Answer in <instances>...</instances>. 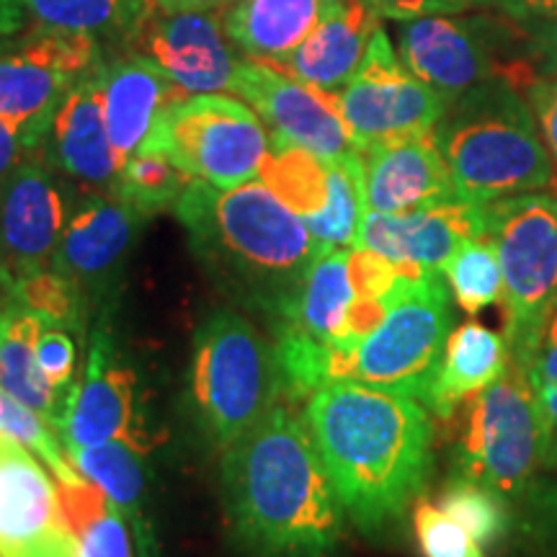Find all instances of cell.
<instances>
[{
	"label": "cell",
	"instance_id": "28",
	"mask_svg": "<svg viewBox=\"0 0 557 557\" xmlns=\"http://www.w3.org/2000/svg\"><path fill=\"white\" fill-rule=\"evenodd\" d=\"M354 297L357 295L348 276V250L320 253L305 274L287 315L274 325V333L292 331L320 344H338L344 338L346 315Z\"/></svg>",
	"mask_w": 557,
	"mask_h": 557
},
{
	"label": "cell",
	"instance_id": "29",
	"mask_svg": "<svg viewBox=\"0 0 557 557\" xmlns=\"http://www.w3.org/2000/svg\"><path fill=\"white\" fill-rule=\"evenodd\" d=\"M26 21L39 29L88 34L124 45L156 11L152 0H24Z\"/></svg>",
	"mask_w": 557,
	"mask_h": 557
},
{
	"label": "cell",
	"instance_id": "48",
	"mask_svg": "<svg viewBox=\"0 0 557 557\" xmlns=\"http://www.w3.org/2000/svg\"><path fill=\"white\" fill-rule=\"evenodd\" d=\"M163 13H189V11H220L233 0H152Z\"/></svg>",
	"mask_w": 557,
	"mask_h": 557
},
{
	"label": "cell",
	"instance_id": "12",
	"mask_svg": "<svg viewBox=\"0 0 557 557\" xmlns=\"http://www.w3.org/2000/svg\"><path fill=\"white\" fill-rule=\"evenodd\" d=\"M336 107L357 150H364L385 139L436 129L449 103L395 58L385 29L377 26L357 75L336 90Z\"/></svg>",
	"mask_w": 557,
	"mask_h": 557
},
{
	"label": "cell",
	"instance_id": "9",
	"mask_svg": "<svg viewBox=\"0 0 557 557\" xmlns=\"http://www.w3.org/2000/svg\"><path fill=\"white\" fill-rule=\"evenodd\" d=\"M143 145L169 152L191 178L230 189L261 176L271 137L246 103L199 94L171 103Z\"/></svg>",
	"mask_w": 557,
	"mask_h": 557
},
{
	"label": "cell",
	"instance_id": "14",
	"mask_svg": "<svg viewBox=\"0 0 557 557\" xmlns=\"http://www.w3.org/2000/svg\"><path fill=\"white\" fill-rule=\"evenodd\" d=\"M0 557H78L58 485L18 438L0 431Z\"/></svg>",
	"mask_w": 557,
	"mask_h": 557
},
{
	"label": "cell",
	"instance_id": "11",
	"mask_svg": "<svg viewBox=\"0 0 557 557\" xmlns=\"http://www.w3.org/2000/svg\"><path fill=\"white\" fill-rule=\"evenodd\" d=\"M519 32L493 24L491 18L423 16L398 21L400 62L418 81L451 103L485 81H504L513 88H529L534 70L529 62H506L504 47H513Z\"/></svg>",
	"mask_w": 557,
	"mask_h": 557
},
{
	"label": "cell",
	"instance_id": "16",
	"mask_svg": "<svg viewBox=\"0 0 557 557\" xmlns=\"http://www.w3.org/2000/svg\"><path fill=\"white\" fill-rule=\"evenodd\" d=\"M122 47L156 62L186 96L233 90L240 65L214 11L163 13L156 5Z\"/></svg>",
	"mask_w": 557,
	"mask_h": 557
},
{
	"label": "cell",
	"instance_id": "1",
	"mask_svg": "<svg viewBox=\"0 0 557 557\" xmlns=\"http://www.w3.org/2000/svg\"><path fill=\"white\" fill-rule=\"evenodd\" d=\"M341 508L361 532H382L421 496L434 465V426L413 395L331 382L305 408Z\"/></svg>",
	"mask_w": 557,
	"mask_h": 557
},
{
	"label": "cell",
	"instance_id": "6",
	"mask_svg": "<svg viewBox=\"0 0 557 557\" xmlns=\"http://www.w3.org/2000/svg\"><path fill=\"white\" fill-rule=\"evenodd\" d=\"M485 235L504 274V341L527 367L557 312V209L545 194H517L485 205Z\"/></svg>",
	"mask_w": 557,
	"mask_h": 557
},
{
	"label": "cell",
	"instance_id": "51",
	"mask_svg": "<svg viewBox=\"0 0 557 557\" xmlns=\"http://www.w3.org/2000/svg\"><path fill=\"white\" fill-rule=\"evenodd\" d=\"M3 413H5V393L0 389V431H3Z\"/></svg>",
	"mask_w": 557,
	"mask_h": 557
},
{
	"label": "cell",
	"instance_id": "2",
	"mask_svg": "<svg viewBox=\"0 0 557 557\" xmlns=\"http://www.w3.org/2000/svg\"><path fill=\"white\" fill-rule=\"evenodd\" d=\"M222 500L246 557H331L344 517L308 423L276 403L225 447Z\"/></svg>",
	"mask_w": 557,
	"mask_h": 557
},
{
	"label": "cell",
	"instance_id": "33",
	"mask_svg": "<svg viewBox=\"0 0 557 557\" xmlns=\"http://www.w3.org/2000/svg\"><path fill=\"white\" fill-rule=\"evenodd\" d=\"M191 181L189 173L178 169L169 152L143 145L124 160L114 186V197L152 218L156 212L176 207L181 194L189 189Z\"/></svg>",
	"mask_w": 557,
	"mask_h": 557
},
{
	"label": "cell",
	"instance_id": "47",
	"mask_svg": "<svg viewBox=\"0 0 557 557\" xmlns=\"http://www.w3.org/2000/svg\"><path fill=\"white\" fill-rule=\"evenodd\" d=\"M26 24L24 0H0V39H9Z\"/></svg>",
	"mask_w": 557,
	"mask_h": 557
},
{
	"label": "cell",
	"instance_id": "15",
	"mask_svg": "<svg viewBox=\"0 0 557 557\" xmlns=\"http://www.w3.org/2000/svg\"><path fill=\"white\" fill-rule=\"evenodd\" d=\"M233 90L269 124L274 137L338 160L357 150L351 132L336 107V94L305 86L287 73L259 60H243L235 70Z\"/></svg>",
	"mask_w": 557,
	"mask_h": 557
},
{
	"label": "cell",
	"instance_id": "44",
	"mask_svg": "<svg viewBox=\"0 0 557 557\" xmlns=\"http://www.w3.org/2000/svg\"><path fill=\"white\" fill-rule=\"evenodd\" d=\"M387 315V297H354L351 308H348L346 325H344V338L338 344L357 346L361 338H367L369 333L377 331V325Z\"/></svg>",
	"mask_w": 557,
	"mask_h": 557
},
{
	"label": "cell",
	"instance_id": "41",
	"mask_svg": "<svg viewBox=\"0 0 557 557\" xmlns=\"http://www.w3.org/2000/svg\"><path fill=\"white\" fill-rule=\"evenodd\" d=\"M348 276L357 297H387L403 278L398 263L369 248H354L348 253Z\"/></svg>",
	"mask_w": 557,
	"mask_h": 557
},
{
	"label": "cell",
	"instance_id": "40",
	"mask_svg": "<svg viewBox=\"0 0 557 557\" xmlns=\"http://www.w3.org/2000/svg\"><path fill=\"white\" fill-rule=\"evenodd\" d=\"M37 359L45 377L50 380L54 389H60L62 395H70V389L75 387V344L70 338V333L60 325H47L39 333L37 341Z\"/></svg>",
	"mask_w": 557,
	"mask_h": 557
},
{
	"label": "cell",
	"instance_id": "27",
	"mask_svg": "<svg viewBox=\"0 0 557 557\" xmlns=\"http://www.w3.org/2000/svg\"><path fill=\"white\" fill-rule=\"evenodd\" d=\"M45 320L9 299L3 338H0V389L24 403L58 431L67 398L50 385L37 359V341Z\"/></svg>",
	"mask_w": 557,
	"mask_h": 557
},
{
	"label": "cell",
	"instance_id": "21",
	"mask_svg": "<svg viewBox=\"0 0 557 557\" xmlns=\"http://www.w3.org/2000/svg\"><path fill=\"white\" fill-rule=\"evenodd\" d=\"M96 78H99L111 145L122 165L132 152L143 148L160 114L171 103L186 99L184 90L156 62L137 52L101 58Z\"/></svg>",
	"mask_w": 557,
	"mask_h": 557
},
{
	"label": "cell",
	"instance_id": "26",
	"mask_svg": "<svg viewBox=\"0 0 557 557\" xmlns=\"http://www.w3.org/2000/svg\"><path fill=\"white\" fill-rule=\"evenodd\" d=\"M65 455L70 462L107 493V498L122 511L127 524L139 542L143 557H156V540H152L148 511V475H145L143 451L124 442H103V444H67Z\"/></svg>",
	"mask_w": 557,
	"mask_h": 557
},
{
	"label": "cell",
	"instance_id": "25",
	"mask_svg": "<svg viewBox=\"0 0 557 557\" xmlns=\"http://www.w3.org/2000/svg\"><path fill=\"white\" fill-rule=\"evenodd\" d=\"M511 364L506 341L480 323H465L449 333L442 367L429 389L426 406L449 421L465 400L493 385Z\"/></svg>",
	"mask_w": 557,
	"mask_h": 557
},
{
	"label": "cell",
	"instance_id": "4",
	"mask_svg": "<svg viewBox=\"0 0 557 557\" xmlns=\"http://www.w3.org/2000/svg\"><path fill=\"white\" fill-rule=\"evenodd\" d=\"M436 139L457 199L470 205L485 207L553 181L532 111L504 81H485L451 101L447 120L436 124Z\"/></svg>",
	"mask_w": 557,
	"mask_h": 557
},
{
	"label": "cell",
	"instance_id": "22",
	"mask_svg": "<svg viewBox=\"0 0 557 557\" xmlns=\"http://www.w3.org/2000/svg\"><path fill=\"white\" fill-rule=\"evenodd\" d=\"M41 148L47 150V160L65 176L114 194L122 163L107 129L96 70L70 88Z\"/></svg>",
	"mask_w": 557,
	"mask_h": 557
},
{
	"label": "cell",
	"instance_id": "3",
	"mask_svg": "<svg viewBox=\"0 0 557 557\" xmlns=\"http://www.w3.org/2000/svg\"><path fill=\"white\" fill-rule=\"evenodd\" d=\"M173 214L220 287L259 310L271 329L287 315L305 274L323 253L305 220L263 181L220 189L194 178Z\"/></svg>",
	"mask_w": 557,
	"mask_h": 557
},
{
	"label": "cell",
	"instance_id": "50",
	"mask_svg": "<svg viewBox=\"0 0 557 557\" xmlns=\"http://www.w3.org/2000/svg\"><path fill=\"white\" fill-rule=\"evenodd\" d=\"M5 310H9V297L0 292V338H3V325H5Z\"/></svg>",
	"mask_w": 557,
	"mask_h": 557
},
{
	"label": "cell",
	"instance_id": "42",
	"mask_svg": "<svg viewBox=\"0 0 557 557\" xmlns=\"http://www.w3.org/2000/svg\"><path fill=\"white\" fill-rule=\"evenodd\" d=\"M377 18L410 21L423 16H455L470 9L496 5V0H361Z\"/></svg>",
	"mask_w": 557,
	"mask_h": 557
},
{
	"label": "cell",
	"instance_id": "39",
	"mask_svg": "<svg viewBox=\"0 0 557 557\" xmlns=\"http://www.w3.org/2000/svg\"><path fill=\"white\" fill-rule=\"evenodd\" d=\"M527 377L532 382L534 395H537L542 421H545V465H557V344L542 341L532 361L524 367Z\"/></svg>",
	"mask_w": 557,
	"mask_h": 557
},
{
	"label": "cell",
	"instance_id": "49",
	"mask_svg": "<svg viewBox=\"0 0 557 557\" xmlns=\"http://www.w3.org/2000/svg\"><path fill=\"white\" fill-rule=\"evenodd\" d=\"M0 292H3L5 297H9V292H11V276H9V269H5L3 256H0Z\"/></svg>",
	"mask_w": 557,
	"mask_h": 557
},
{
	"label": "cell",
	"instance_id": "35",
	"mask_svg": "<svg viewBox=\"0 0 557 557\" xmlns=\"http://www.w3.org/2000/svg\"><path fill=\"white\" fill-rule=\"evenodd\" d=\"M9 299L65 331H81L86 320V292L52 267L13 278Z\"/></svg>",
	"mask_w": 557,
	"mask_h": 557
},
{
	"label": "cell",
	"instance_id": "24",
	"mask_svg": "<svg viewBox=\"0 0 557 557\" xmlns=\"http://www.w3.org/2000/svg\"><path fill=\"white\" fill-rule=\"evenodd\" d=\"M323 9L325 0H233L222 29L248 60L276 65L315 29Z\"/></svg>",
	"mask_w": 557,
	"mask_h": 557
},
{
	"label": "cell",
	"instance_id": "34",
	"mask_svg": "<svg viewBox=\"0 0 557 557\" xmlns=\"http://www.w3.org/2000/svg\"><path fill=\"white\" fill-rule=\"evenodd\" d=\"M444 276H447L457 305L468 315H478L480 310L491 308L504 297V274H500L498 253L493 243L487 240V235L465 243L451 256L447 269H444Z\"/></svg>",
	"mask_w": 557,
	"mask_h": 557
},
{
	"label": "cell",
	"instance_id": "38",
	"mask_svg": "<svg viewBox=\"0 0 557 557\" xmlns=\"http://www.w3.org/2000/svg\"><path fill=\"white\" fill-rule=\"evenodd\" d=\"M413 532L423 557H487L480 542L462 524L434 506L431 500H418L413 508Z\"/></svg>",
	"mask_w": 557,
	"mask_h": 557
},
{
	"label": "cell",
	"instance_id": "32",
	"mask_svg": "<svg viewBox=\"0 0 557 557\" xmlns=\"http://www.w3.org/2000/svg\"><path fill=\"white\" fill-rule=\"evenodd\" d=\"M261 181L299 218H312L329 201V160L271 135Z\"/></svg>",
	"mask_w": 557,
	"mask_h": 557
},
{
	"label": "cell",
	"instance_id": "37",
	"mask_svg": "<svg viewBox=\"0 0 557 557\" xmlns=\"http://www.w3.org/2000/svg\"><path fill=\"white\" fill-rule=\"evenodd\" d=\"M3 431L18 438L26 449H32L47 468L52 470V475L58 483L73 485L86 480L81 475L78 468H70V459L62 449L60 438H54V429L45 421L39 413H34L32 408H26L24 403L13 400L5 395V413H3Z\"/></svg>",
	"mask_w": 557,
	"mask_h": 557
},
{
	"label": "cell",
	"instance_id": "7",
	"mask_svg": "<svg viewBox=\"0 0 557 557\" xmlns=\"http://www.w3.org/2000/svg\"><path fill=\"white\" fill-rule=\"evenodd\" d=\"M449 295L442 274L400 278L387 315L357 346H338L336 380L413 395L426 406L449 341Z\"/></svg>",
	"mask_w": 557,
	"mask_h": 557
},
{
	"label": "cell",
	"instance_id": "13",
	"mask_svg": "<svg viewBox=\"0 0 557 557\" xmlns=\"http://www.w3.org/2000/svg\"><path fill=\"white\" fill-rule=\"evenodd\" d=\"M58 438L62 447L124 442L143 455L156 444L139 406L137 374L116 351L107 323L96 325L90 336L86 374L70 389Z\"/></svg>",
	"mask_w": 557,
	"mask_h": 557
},
{
	"label": "cell",
	"instance_id": "45",
	"mask_svg": "<svg viewBox=\"0 0 557 557\" xmlns=\"http://www.w3.org/2000/svg\"><path fill=\"white\" fill-rule=\"evenodd\" d=\"M527 90L529 101H532L534 107V114H537L542 135H545L547 148L557 160V75L534 81Z\"/></svg>",
	"mask_w": 557,
	"mask_h": 557
},
{
	"label": "cell",
	"instance_id": "36",
	"mask_svg": "<svg viewBox=\"0 0 557 557\" xmlns=\"http://www.w3.org/2000/svg\"><path fill=\"white\" fill-rule=\"evenodd\" d=\"M438 506L449 513L457 524H462L483 547L498 545L506 537L508 519L506 504L500 493L475 483V480L459 475L444 485Z\"/></svg>",
	"mask_w": 557,
	"mask_h": 557
},
{
	"label": "cell",
	"instance_id": "19",
	"mask_svg": "<svg viewBox=\"0 0 557 557\" xmlns=\"http://www.w3.org/2000/svg\"><path fill=\"white\" fill-rule=\"evenodd\" d=\"M359 152L364 163L367 212L403 214L457 199L436 129L385 139Z\"/></svg>",
	"mask_w": 557,
	"mask_h": 557
},
{
	"label": "cell",
	"instance_id": "31",
	"mask_svg": "<svg viewBox=\"0 0 557 557\" xmlns=\"http://www.w3.org/2000/svg\"><path fill=\"white\" fill-rule=\"evenodd\" d=\"M364 212V163L361 152L351 150L344 158L329 160V201L318 214L305 218V225L323 253L346 250L357 243Z\"/></svg>",
	"mask_w": 557,
	"mask_h": 557
},
{
	"label": "cell",
	"instance_id": "5",
	"mask_svg": "<svg viewBox=\"0 0 557 557\" xmlns=\"http://www.w3.org/2000/svg\"><path fill=\"white\" fill-rule=\"evenodd\" d=\"M189 377L199 426L222 449L256 426L282 393L274 348L233 310H214L197 329Z\"/></svg>",
	"mask_w": 557,
	"mask_h": 557
},
{
	"label": "cell",
	"instance_id": "17",
	"mask_svg": "<svg viewBox=\"0 0 557 557\" xmlns=\"http://www.w3.org/2000/svg\"><path fill=\"white\" fill-rule=\"evenodd\" d=\"M67 220L65 194L52 171L26 156L0 181V256L11 282L52 267Z\"/></svg>",
	"mask_w": 557,
	"mask_h": 557
},
{
	"label": "cell",
	"instance_id": "52",
	"mask_svg": "<svg viewBox=\"0 0 557 557\" xmlns=\"http://www.w3.org/2000/svg\"><path fill=\"white\" fill-rule=\"evenodd\" d=\"M549 186H553V191H555V209H557V171L553 173V181H549Z\"/></svg>",
	"mask_w": 557,
	"mask_h": 557
},
{
	"label": "cell",
	"instance_id": "18",
	"mask_svg": "<svg viewBox=\"0 0 557 557\" xmlns=\"http://www.w3.org/2000/svg\"><path fill=\"white\" fill-rule=\"evenodd\" d=\"M485 235V209L455 199L403 214L364 212L354 248H369L395 263H418L442 274L465 243Z\"/></svg>",
	"mask_w": 557,
	"mask_h": 557
},
{
	"label": "cell",
	"instance_id": "23",
	"mask_svg": "<svg viewBox=\"0 0 557 557\" xmlns=\"http://www.w3.org/2000/svg\"><path fill=\"white\" fill-rule=\"evenodd\" d=\"M377 26V16L361 0L325 9L315 29L274 67L305 86L336 94L357 75Z\"/></svg>",
	"mask_w": 557,
	"mask_h": 557
},
{
	"label": "cell",
	"instance_id": "46",
	"mask_svg": "<svg viewBox=\"0 0 557 557\" xmlns=\"http://www.w3.org/2000/svg\"><path fill=\"white\" fill-rule=\"evenodd\" d=\"M26 156H32V152L26 150L24 137L18 135V129L11 127L5 120H0V181L9 176Z\"/></svg>",
	"mask_w": 557,
	"mask_h": 557
},
{
	"label": "cell",
	"instance_id": "10",
	"mask_svg": "<svg viewBox=\"0 0 557 557\" xmlns=\"http://www.w3.org/2000/svg\"><path fill=\"white\" fill-rule=\"evenodd\" d=\"M103 58L88 34L29 32L0 39V120L18 129L29 152L41 150L60 103Z\"/></svg>",
	"mask_w": 557,
	"mask_h": 557
},
{
	"label": "cell",
	"instance_id": "30",
	"mask_svg": "<svg viewBox=\"0 0 557 557\" xmlns=\"http://www.w3.org/2000/svg\"><path fill=\"white\" fill-rule=\"evenodd\" d=\"M58 493L78 542V557H135L127 519L99 485L86 478L73 485L58 483Z\"/></svg>",
	"mask_w": 557,
	"mask_h": 557
},
{
	"label": "cell",
	"instance_id": "20",
	"mask_svg": "<svg viewBox=\"0 0 557 557\" xmlns=\"http://www.w3.org/2000/svg\"><path fill=\"white\" fill-rule=\"evenodd\" d=\"M145 222L148 214L137 212L114 194H90L70 214L52 269L83 292L101 289L114 282Z\"/></svg>",
	"mask_w": 557,
	"mask_h": 557
},
{
	"label": "cell",
	"instance_id": "8",
	"mask_svg": "<svg viewBox=\"0 0 557 557\" xmlns=\"http://www.w3.org/2000/svg\"><path fill=\"white\" fill-rule=\"evenodd\" d=\"M545 421L527 369L511 361L468 403L459 470L500 496H517L545 462Z\"/></svg>",
	"mask_w": 557,
	"mask_h": 557
},
{
	"label": "cell",
	"instance_id": "43",
	"mask_svg": "<svg viewBox=\"0 0 557 557\" xmlns=\"http://www.w3.org/2000/svg\"><path fill=\"white\" fill-rule=\"evenodd\" d=\"M508 16L529 26V37L534 41L545 39V45L557 50V0H496Z\"/></svg>",
	"mask_w": 557,
	"mask_h": 557
}]
</instances>
